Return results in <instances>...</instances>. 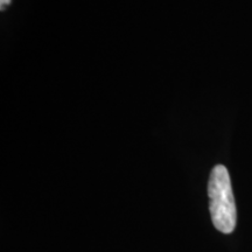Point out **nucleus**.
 <instances>
[{"label":"nucleus","mask_w":252,"mask_h":252,"mask_svg":"<svg viewBox=\"0 0 252 252\" xmlns=\"http://www.w3.org/2000/svg\"><path fill=\"white\" fill-rule=\"evenodd\" d=\"M208 195L214 226L223 234H231L237 222V210L229 172L223 165L215 166L210 173Z\"/></svg>","instance_id":"obj_1"},{"label":"nucleus","mask_w":252,"mask_h":252,"mask_svg":"<svg viewBox=\"0 0 252 252\" xmlns=\"http://www.w3.org/2000/svg\"><path fill=\"white\" fill-rule=\"evenodd\" d=\"M9 2H11V0H0V8L5 9V7L9 4Z\"/></svg>","instance_id":"obj_2"}]
</instances>
